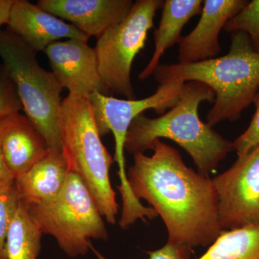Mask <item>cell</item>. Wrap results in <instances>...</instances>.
<instances>
[{
	"label": "cell",
	"mask_w": 259,
	"mask_h": 259,
	"mask_svg": "<svg viewBox=\"0 0 259 259\" xmlns=\"http://www.w3.org/2000/svg\"><path fill=\"white\" fill-rule=\"evenodd\" d=\"M37 5L57 18L69 22L87 36L98 38L107 29L128 15L131 0H40Z\"/></svg>",
	"instance_id": "12"
},
{
	"label": "cell",
	"mask_w": 259,
	"mask_h": 259,
	"mask_svg": "<svg viewBox=\"0 0 259 259\" xmlns=\"http://www.w3.org/2000/svg\"><path fill=\"white\" fill-rule=\"evenodd\" d=\"M10 176L13 177V175H11L9 169H8V166H7L4 161V158H3V154H2L1 150H0V182L6 177Z\"/></svg>",
	"instance_id": "25"
},
{
	"label": "cell",
	"mask_w": 259,
	"mask_h": 259,
	"mask_svg": "<svg viewBox=\"0 0 259 259\" xmlns=\"http://www.w3.org/2000/svg\"><path fill=\"white\" fill-rule=\"evenodd\" d=\"M90 249L93 250L97 258L107 259L92 245ZM192 251L193 250L188 249L182 245L167 241L166 244L159 249L148 251L147 253L149 259H190Z\"/></svg>",
	"instance_id": "23"
},
{
	"label": "cell",
	"mask_w": 259,
	"mask_h": 259,
	"mask_svg": "<svg viewBox=\"0 0 259 259\" xmlns=\"http://www.w3.org/2000/svg\"><path fill=\"white\" fill-rule=\"evenodd\" d=\"M23 110L16 85L0 64V120Z\"/></svg>",
	"instance_id": "21"
},
{
	"label": "cell",
	"mask_w": 259,
	"mask_h": 259,
	"mask_svg": "<svg viewBox=\"0 0 259 259\" xmlns=\"http://www.w3.org/2000/svg\"><path fill=\"white\" fill-rule=\"evenodd\" d=\"M44 53L56 79L69 94L90 98L95 93H110L100 76L95 49L88 42L78 39L57 41Z\"/></svg>",
	"instance_id": "10"
},
{
	"label": "cell",
	"mask_w": 259,
	"mask_h": 259,
	"mask_svg": "<svg viewBox=\"0 0 259 259\" xmlns=\"http://www.w3.org/2000/svg\"><path fill=\"white\" fill-rule=\"evenodd\" d=\"M36 51L7 28L0 29V57L14 81L25 115L49 149L61 152L60 118L63 89L52 71L40 66Z\"/></svg>",
	"instance_id": "5"
},
{
	"label": "cell",
	"mask_w": 259,
	"mask_h": 259,
	"mask_svg": "<svg viewBox=\"0 0 259 259\" xmlns=\"http://www.w3.org/2000/svg\"><path fill=\"white\" fill-rule=\"evenodd\" d=\"M159 85L198 81L215 94L207 124L214 127L225 120H238L253 103L259 89V52L243 32L231 33L226 55L192 64H159L153 72Z\"/></svg>",
	"instance_id": "3"
},
{
	"label": "cell",
	"mask_w": 259,
	"mask_h": 259,
	"mask_svg": "<svg viewBox=\"0 0 259 259\" xmlns=\"http://www.w3.org/2000/svg\"><path fill=\"white\" fill-rule=\"evenodd\" d=\"M215 94L198 81L184 83L175 106L164 114L151 118L141 114L133 120L126 136L125 150L131 154L152 150L156 140H171L193 160L197 171L209 177L219 163L235 151L234 144L225 139L199 118L202 102L214 103Z\"/></svg>",
	"instance_id": "2"
},
{
	"label": "cell",
	"mask_w": 259,
	"mask_h": 259,
	"mask_svg": "<svg viewBox=\"0 0 259 259\" xmlns=\"http://www.w3.org/2000/svg\"><path fill=\"white\" fill-rule=\"evenodd\" d=\"M248 3L247 0H204L198 23L179 42V63L192 64L216 58L221 51V30Z\"/></svg>",
	"instance_id": "11"
},
{
	"label": "cell",
	"mask_w": 259,
	"mask_h": 259,
	"mask_svg": "<svg viewBox=\"0 0 259 259\" xmlns=\"http://www.w3.org/2000/svg\"><path fill=\"white\" fill-rule=\"evenodd\" d=\"M7 25L37 53L62 38L86 42L90 38L74 25L26 0H15Z\"/></svg>",
	"instance_id": "13"
},
{
	"label": "cell",
	"mask_w": 259,
	"mask_h": 259,
	"mask_svg": "<svg viewBox=\"0 0 259 259\" xmlns=\"http://www.w3.org/2000/svg\"><path fill=\"white\" fill-rule=\"evenodd\" d=\"M25 205L42 234L54 237L71 258L86 255L92 245L90 239L108 238L95 199L81 177L73 172L69 171L55 199L46 204Z\"/></svg>",
	"instance_id": "6"
},
{
	"label": "cell",
	"mask_w": 259,
	"mask_h": 259,
	"mask_svg": "<svg viewBox=\"0 0 259 259\" xmlns=\"http://www.w3.org/2000/svg\"><path fill=\"white\" fill-rule=\"evenodd\" d=\"M212 180L222 231L259 226V145Z\"/></svg>",
	"instance_id": "9"
},
{
	"label": "cell",
	"mask_w": 259,
	"mask_h": 259,
	"mask_svg": "<svg viewBox=\"0 0 259 259\" xmlns=\"http://www.w3.org/2000/svg\"><path fill=\"white\" fill-rule=\"evenodd\" d=\"M42 235L21 201L7 236L8 259H37Z\"/></svg>",
	"instance_id": "18"
},
{
	"label": "cell",
	"mask_w": 259,
	"mask_h": 259,
	"mask_svg": "<svg viewBox=\"0 0 259 259\" xmlns=\"http://www.w3.org/2000/svg\"><path fill=\"white\" fill-rule=\"evenodd\" d=\"M153 155H134L127 177L135 197L161 216L168 242L191 250L209 246L222 229L212 178L187 166L180 152L157 139Z\"/></svg>",
	"instance_id": "1"
},
{
	"label": "cell",
	"mask_w": 259,
	"mask_h": 259,
	"mask_svg": "<svg viewBox=\"0 0 259 259\" xmlns=\"http://www.w3.org/2000/svg\"><path fill=\"white\" fill-rule=\"evenodd\" d=\"M60 130L61 153L69 171L81 177L102 217L115 224L119 205L110 177L115 161L102 144L90 99L71 94L65 97Z\"/></svg>",
	"instance_id": "4"
},
{
	"label": "cell",
	"mask_w": 259,
	"mask_h": 259,
	"mask_svg": "<svg viewBox=\"0 0 259 259\" xmlns=\"http://www.w3.org/2000/svg\"><path fill=\"white\" fill-rule=\"evenodd\" d=\"M163 0H137L122 22L107 29L94 48L99 71L107 90L136 100L131 81L135 58L144 49L148 32Z\"/></svg>",
	"instance_id": "7"
},
{
	"label": "cell",
	"mask_w": 259,
	"mask_h": 259,
	"mask_svg": "<svg viewBox=\"0 0 259 259\" xmlns=\"http://www.w3.org/2000/svg\"><path fill=\"white\" fill-rule=\"evenodd\" d=\"M21 199L15 184L10 176L0 182V259H8L6 240L10 225L20 206Z\"/></svg>",
	"instance_id": "19"
},
{
	"label": "cell",
	"mask_w": 259,
	"mask_h": 259,
	"mask_svg": "<svg viewBox=\"0 0 259 259\" xmlns=\"http://www.w3.org/2000/svg\"><path fill=\"white\" fill-rule=\"evenodd\" d=\"M0 150L8 169L16 179L42 159L49 148L33 122L18 112L0 120Z\"/></svg>",
	"instance_id": "14"
},
{
	"label": "cell",
	"mask_w": 259,
	"mask_h": 259,
	"mask_svg": "<svg viewBox=\"0 0 259 259\" xmlns=\"http://www.w3.org/2000/svg\"><path fill=\"white\" fill-rule=\"evenodd\" d=\"M253 103L255 107V111L249 126L233 142L238 156H243L259 145V89Z\"/></svg>",
	"instance_id": "22"
},
{
	"label": "cell",
	"mask_w": 259,
	"mask_h": 259,
	"mask_svg": "<svg viewBox=\"0 0 259 259\" xmlns=\"http://www.w3.org/2000/svg\"><path fill=\"white\" fill-rule=\"evenodd\" d=\"M185 83L175 81L158 85L156 93L142 100H122L95 93L90 97L97 129L101 137L112 133L115 139L114 161L118 166L120 191L122 199L132 198L134 194L125 169V144L127 131L133 120L147 110L163 115L178 101Z\"/></svg>",
	"instance_id": "8"
},
{
	"label": "cell",
	"mask_w": 259,
	"mask_h": 259,
	"mask_svg": "<svg viewBox=\"0 0 259 259\" xmlns=\"http://www.w3.org/2000/svg\"><path fill=\"white\" fill-rule=\"evenodd\" d=\"M69 174V167L62 153L49 149L42 159L15 179V184L24 204H46L59 195Z\"/></svg>",
	"instance_id": "15"
},
{
	"label": "cell",
	"mask_w": 259,
	"mask_h": 259,
	"mask_svg": "<svg viewBox=\"0 0 259 259\" xmlns=\"http://www.w3.org/2000/svg\"><path fill=\"white\" fill-rule=\"evenodd\" d=\"M197 259H259V226L223 231Z\"/></svg>",
	"instance_id": "17"
},
{
	"label": "cell",
	"mask_w": 259,
	"mask_h": 259,
	"mask_svg": "<svg viewBox=\"0 0 259 259\" xmlns=\"http://www.w3.org/2000/svg\"><path fill=\"white\" fill-rule=\"evenodd\" d=\"M202 0H166L162 6L161 18L154 31V52L147 66L139 74L141 80L153 74L165 51L179 44L186 24L202 13Z\"/></svg>",
	"instance_id": "16"
},
{
	"label": "cell",
	"mask_w": 259,
	"mask_h": 259,
	"mask_svg": "<svg viewBox=\"0 0 259 259\" xmlns=\"http://www.w3.org/2000/svg\"><path fill=\"white\" fill-rule=\"evenodd\" d=\"M14 2L15 0H0V28L3 25H8Z\"/></svg>",
	"instance_id": "24"
},
{
	"label": "cell",
	"mask_w": 259,
	"mask_h": 259,
	"mask_svg": "<svg viewBox=\"0 0 259 259\" xmlns=\"http://www.w3.org/2000/svg\"><path fill=\"white\" fill-rule=\"evenodd\" d=\"M224 30L231 34L245 32L249 36L255 50L259 52V0L248 1L238 14L228 20Z\"/></svg>",
	"instance_id": "20"
}]
</instances>
